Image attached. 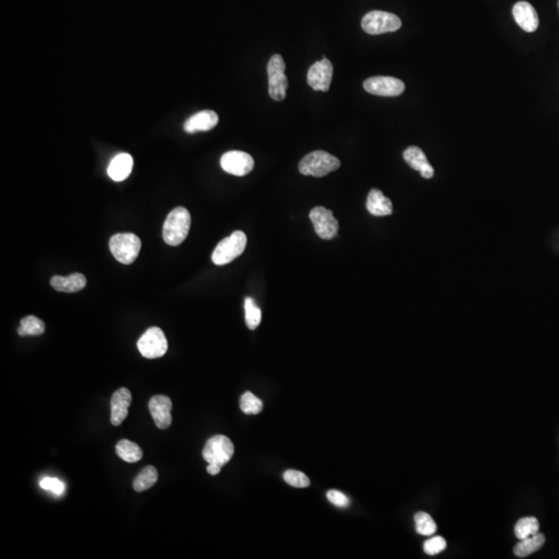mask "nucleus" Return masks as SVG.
Wrapping results in <instances>:
<instances>
[{
  "instance_id": "obj_1",
  "label": "nucleus",
  "mask_w": 559,
  "mask_h": 559,
  "mask_svg": "<svg viewBox=\"0 0 559 559\" xmlns=\"http://www.w3.org/2000/svg\"><path fill=\"white\" fill-rule=\"evenodd\" d=\"M191 227V215L185 208H176L168 215L163 227V238L169 246H178L187 238Z\"/></svg>"
},
{
  "instance_id": "obj_2",
  "label": "nucleus",
  "mask_w": 559,
  "mask_h": 559,
  "mask_svg": "<svg viewBox=\"0 0 559 559\" xmlns=\"http://www.w3.org/2000/svg\"><path fill=\"white\" fill-rule=\"evenodd\" d=\"M341 166L337 158L324 151H316L306 156L299 162V170L301 174L314 177H324L334 172Z\"/></svg>"
},
{
  "instance_id": "obj_3",
  "label": "nucleus",
  "mask_w": 559,
  "mask_h": 559,
  "mask_svg": "<svg viewBox=\"0 0 559 559\" xmlns=\"http://www.w3.org/2000/svg\"><path fill=\"white\" fill-rule=\"evenodd\" d=\"M112 255L122 265H132L141 250V240L133 233H118L109 242Z\"/></svg>"
},
{
  "instance_id": "obj_4",
  "label": "nucleus",
  "mask_w": 559,
  "mask_h": 559,
  "mask_svg": "<svg viewBox=\"0 0 559 559\" xmlns=\"http://www.w3.org/2000/svg\"><path fill=\"white\" fill-rule=\"evenodd\" d=\"M247 236L242 231H234L231 235L219 242L212 253V260L216 265H225L237 258L244 253L247 246Z\"/></svg>"
},
{
  "instance_id": "obj_5",
  "label": "nucleus",
  "mask_w": 559,
  "mask_h": 559,
  "mask_svg": "<svg viewBox=\"0 0 559 559\" xmlns=\"http://www.w3.org/2000/svg\"><path fill=\"white\" fill-rule=\"evenodd\" d=\"M402 26L401 19L392 12L383 10H372L365 15L362 20V27L365 33L369 35H383L385 33H394Z\"/></svg>"
},
{
  "instance_id": "obj_6",
  "label": "nucleus",
  "mask_w": 559,
  "mask_h": 559,
  "mask_svg": "<svg viewBox=\"0 0 559 559\" xmlns=\"http://www.w3.org/2000/svg\"><path fill=\"white\" fill-rule=\"evenodd\" d=\"M284 59L280 54H275L269 59L267 65V75H269V94L273 100L281 101L286 98L287 88H288V79L285 75Z\"/></svg>"
},
{
  "instance_id": "obj_7",
  "label": "nucleus",
  "mask_w": 559,
  "mask_h": 559,
  "mask_svg": "<svg viewBox=\"0 0 559 559\" xmlns=\"http://www.w3.org/2000/svg\"><path fill=\"white\" fill-rule=\"evenodd\" d=\"M139 351L144 358H158L165 356L168 350V342L163 331L159 328H151L139 339Z\"/></svg>"
},
{
  "instance_id": "obj_8",
  "label": "nucleus",
  "mask_w": 559,
  "mask_h": 559,
  "mask_svg": "<svg viewBox=\"0 0 559 559\" xmlns=\"http://www.w3.org/2000/svg\"><path fill=\"white\" fill-rule=\"evenodd\" d=\"M233 453V444L224 435H216L208 440L202 451V456L208 464H218L222 467L231 460Z\"/></svg>"
},
{
  "instance_id": "obj_9",
  "label": "nucleus",
  "mask_w": 559,
  "mask_h": 559,
  "mask_svg": "<svg viewBox=\"0 0 559 559\" xmlns=\"http://www.w3.org/2000/svg\"><path fill=\"white\" fill-rule=\"evenodd\" d=\"M310 219L315 228L316 233L322 240H332L337 234L339 223L332 210L317 206L310 212Z\"/></svg>"
},
{
  "instance_id": "obj_10",
  "label": "nucleus",
  "mask_w": 559,
  "mask_h": 559,
  "mask_svg": "<svg viewBox=\"0 0 559 559\" xmlns=\"http://www.w3.org/2000/svg\"><path fill=\"white\" fill-rule=\"evenodd\" d=\"M364 88L374 96L398 97L404 92L405 84L397 78L377 76L367 79L364 82Z\"/></svg>"
},
{
  "instance_id": "obj_11",
  "label": "nucleus",
  "mask_w": 559,
  "mask_h": 559,
  "mask_svg": "<svg viewBox=\"0 0 559 559\" xmlns=\"http://www.w3.org/2000/svg\"><path fill=\"white\" fill-rule=\"evenodd\" d=\"M333 73L334 67L332 62L324 56L322 60L316 61L308 71V84L316 92H328L332 83Z\"/></svg>"
},
{
  "instance_id": "obj_12",
  "label": "nucleus",
  "mask_w": 559,
  "mask_h": 559,
  "mask_svg": "<svg viewBox=\"0 0 559 559\" xmlns=\"http://www.w3.org/2000/svg\"><path fill=\"white\" fill-rule=\"evenodd\" d=\"M254 166L253 158L244 151H228L221 158V167L223 170L235 176L249 174L254 169Z\"/></svg>"
},
{
  "instance_id": "obj_13",
  "label": "nucleus",
  "mask_w": 559,
  "mask_h": 559,
  "mask_svg": "<svg viewBox=\"0 0 559 559\" xmlns=\"http://www.w3.org/2000/svg\"><path fill=\"white\" fill-rule=\"evenodd\" d=\"M149 407L157 427L161 430L168 429L172 423V415H171L172 401L171 399L163 394L153 397L149 401Z\"/></svg>"
},
{
  "instance_id": "obj_14",
  "label": "nucleus",
  "mask_w": 559,
  "mask_h": 559,
  "mask_svg": "<svg viewBox=\"0 0 559 559\" xmlns=\"http://www.w3.org/2000/svg\"><path fill=\"white\" fill-rule=\"evenodd\" d=\"M512 16L517 24L526 33H533L539 27L540 21L537 10L528 2H517L512 8Z\"/></svg>"
},
{
  "instance_id": "obj_15",
  "label": "nucleus",
  "mask_w": 559,
  "mask_h": 559,
  "mask_svg": "<svg viewBox=\"0 0 559 559\" xmlns=\"http://www.w3.org/2000/svg\"><path fill=\"white\" fill-rule=\"evenodd\" d=\"M132 402V394L126 387L117 390L111 398V423L122 425L128 415V407Z\"/></svg>"
},
{
  "instance_id": "obj_16",
  "label": "nucleus",
  "mask_w": 559,
  "mask_h": 559,
  "mask_svg": "<svg viewBox=\"0 0 559 559\" xmlns=\"http://www.w3.org/2000/svg\"><path fill=\"white\" fill-rule=\"evenodd\" d=\"M219 116L215 111L204 110L194 114L185 120L183 128L185 132L193 134L197 132H208L218 124Z\"/></svg>"
},
{
  "instance_id": "obj_17",
  "label": "nucleus",
  "mask_w": 559,
  "mask_h": 559,
  "mask_svg": "<svg viewBox=\"0 0 559 559\" xmlns=\"http://www.w3.org/2000/svg\"><path fill=\"white\" fill-rule=\"evenodd\" d=\"M403 158L413 170L419 171L424 178L429 179L433 177L434 169L430 165L424 151L419 147H408L403 153Z\"/></svg>"
},
{
  "instance_id": "obj_18",
  "label": "nucleus",
  "mask_w": 559,
  "mask_h": 559,
  "mask_svg": "<svg viewBox=\"0 0 559 559\" xmlns=\"http://www.w3.org/2000/svg\"><path fill=\"white\" fill-rule=\"evenodd\" d=\"M367 210L375 217H385L392 214V203L379 190H371L367 199Z\"/></svg>"
},
{
  "instance_id": "obj_19",
  "label": "nucleus",
  "mask_w": 559,
  "mask_h": 559,
  "mask_svg": "<svg viewBox=\"0 0 559 559\" xmlns=\"http://www.w3.org/2000/svg\"><path fill=\"white\" fill-rule=\"evenodd\" d=\"M133 169V158L128 153H119L112 160L108 175L114 181H122L130 176Z\"/></svg>"
},
{
  "instance_id": "obj_20",
  "label": "nucleus",
  "mask_w": 559,
  "mask_h": 559,
  "mask_svg": "<svg viewBox=\"0 0 559 559\" xmlns=\"http://www.w3.org/2000/svg\"><path fill=\"white\" fill-rule=\"evenodd\" d=\"M51 286L60 292H78L86 286V278L82 274H72L69 277L56 276L51 279Z\"/></svg>"
},
{
  "instance_id": "obj_21",
  "label": "nucleus",
  "mask_w": 559,
  "mask_h": 559,
  "mask_svg": "<svg viewBox=\"0 0 559 559\" xmlns=\"http://www.w3.org/2000/svg\"><path fill=\"white\" fill-rule=\"evenodd\" d=\"M545 542V535L542 533H537L526 539L520 540V542L515 546V556L520 558H527L541 549Z\"/></svg>"
},
{
  "instance_id": "obj_22",
  "label": "nucleus",
  "mask_w": 559,
  "mask_h": 559,
  "mask_svg": "<svg viewBox=\"0 0 559 559\" xmlns=\"http://www.w3.org/2000/svg\"><path fill=\"white\" fill-rule=\"evenodd\" d=\"M116 453L120 459L128 463H136L140 461L143 457V451L141 447L135 442L128 440H122L116 444Z\"/></svg>"
},
{
  "instance_id": "obj_23",
  "label": "nucleus",
  "mask_w": 559,
  "mask_h": 559,
  "mask_svg": "<svg viewBox=\"0 0 559 559\" xmlns=\"http://www.w3.org/2000/svg\"><path fill=\"white\" fill-rule=\"evenodd\" d=\"M158 478H159V474H158L157 468L153 466H147L135 478L134 484H133L134 490L137 492L149 490L157 483Z\"/></svg>"
},
{
  "instance_id": "obj_24",
  "label": "nucleus",
  "mask_w": 559,
  "mask_h": 559,
  "mask_svg": "<svg viewBox=\"0 0 559 559\" xmlns=\"http://www.w3.org/2000/svg\"><path fill=\"white\" fill-rule=\"evenodd\" d=\"M540 523L535 517H525L515 525V535L519 540L526 539L539 533Z\"/></svg>"
},
{
  "instance_id": "obj_25",
  "label": "nucleus",
  "mask_w": 559,
  "mask_h": 559,
  "mask_svg": "<svg viewBox=\"0 0 559 559\" xmlns=\"http://www.w3.org/2000/svg\"><path fill=\"white\" fill-rule=\"evenodd\" d=\"M45 324L40 318L29 315L23 318L18 328V334L21 337L26 335H40L45 332Z\"/></svg>"
},
{
  "instance_id": "obj_26",
  "label": "nucleus",
  "mask_w": 559,
  "mask_h": 559,
  "mask_svg": "<svg viewBox=\"0 0 559 559\" xmlns=\"http://www.w3.org/2000/svg\"><path fill=\"white\" fill-rule=\"evenodd\" d=\"M240 406L246 415H258L262 411L263 403L252 392H247L240 398Z\"/></svg>"
},
{
  "instance_id": "obj_27",
  "label": "nucleus",
  "mask_w": 559,
  "mask_h": 559,
  "mask_svg": "<svg viewBox=\"0 0 559 559\" xmlns=\"http://www.w3.org/2000/svg\"><path fill=\"white\" fill-rule=\"evenodd\" d=\"M415 528L417 533L422 535H431L435 533L437 526L433 518L427 512H419L415 516Z\"/></svg>"
},
{
  "instance_id": "obj_28",
  "label": "nucleus",
  "mask_w": 559,
  "mask_h": 559,
  "mask_svg": "<svg viewBox=\"0 0 559 559\" xmlns=\"http://www.w3.org/2000/svg\"><path fill=\"white\" fill-rule=\"evenodd\" d=\"M244 311H246L247 326L250 330H255L260 324L261 310L257 307L252 297H247L244 301Z\"/></svg>"
},
{
  "instance_id": "obj_29",
  "label": "nucleus",
  "mask_w": 559,
  "mask_h": 559,
  "mask_svg": "<svg viewBox=\"0 0 559 559\" xmlns=\"http://www.w3.org/2000/svg\"><path fill=\"white\" fill-rule=\"evenodd\" d=\"M284 480L287 484L295 488H307L310 486L309 478L297 470H287L284 474Z\"/></svg>"
},
{
  "instance_id": "obj_30",
  "label": "nucleus",
  "mask_w": 559,
  "mask_h": 559,
  "mask_svg": "<svg viewBox=\"0 0 559 559\" xmlns=\"http://www.w3.org/2000/svg\"><path fill=\"white\" fill-rule=\"evenodd\" d=\"M447 548L446 540L442 537H434L432 539L427 540L424 544V551L428 556H436L444 551Z\"/></svg>"
},
{
  "instance_id": "obj_31",
  "label": "nucleus",
  "mask_w": 559,
  "mask_h": 559,
  "mask_svg": "<svg viewBox=\"0 0 559 559\" xmlns=\"http://www.w3.org/2000/svg\"><path fill=\"white\" fill-rule=\"evenodd\" d=\"M40 486L44 489V490L51 491L52 493L56 495H61L63 492H65V484H63L61 481H59L58 478H49V476H46L44 478L43 480L40 482Z\"/></svg>"
},
{
  "instance_id": "obj_32",
  "label": "nucleus",
  "mask_w": 559,
  "mask_h": 559,
  "mask_svg": "<svg viewBox=\"0 0 559 559\" xmlns=\"http://www.w3.org/2000/svg\"><path fill=\"white\" fill-rule=\"evenodd\" d=\"M328 499L339 508H346L349 504V499L343 493L337 490H331L328 492Z\"/></svg>"
},
{
  "instance_id": "obj_33",
  "label": "nucleus",
  "mask_w": 559,
  "mask_h": 559,
  "mask_svg": "<svg viewBox=\"0 0 559 559\" xmlns=\"http://www.w3.org/2000/svg\"><path fill=\"white\" fill-rule=\"evenodd\" d=\"M221 468H222V466L218 465V464H210L208 466V472L210 476H217V474H220Z\"/></svg>"
},
{
  "instance_id": "obj_34",
  "label": "nucleus",
  "mask_w": 559,
  "mask_h": 559,
  "mask_svg": "<svg viewBox=\"0 0 559 559\" xmlns=\"http://www.w3.org/2000/svg\"><path fill=\"white\" fill-rule=\"evenodd\" d=\"M558 6H559V3H558Z\"/></svg>"
}]
</instances>
